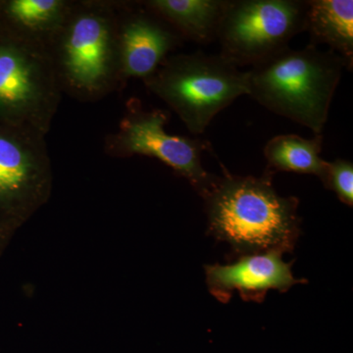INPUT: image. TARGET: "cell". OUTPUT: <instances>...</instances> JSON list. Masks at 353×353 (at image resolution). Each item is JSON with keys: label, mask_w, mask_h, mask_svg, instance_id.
Wrapping results in <instances>:
<instances>
[{"label": "cell", "mask_w": 353, "mask_h": 353, "mask_svg": "<svg viewBox=\"0 0 353 353\" xmlns=\"http://www.w3.org/2000/svg\"><path fill=\"white\" fill-rule=\"evenodd\" d=\"M305 31L311 44H327L353 68L352 0H308Z\"/></svg>", "instance_id": "cell-12"}, {"label": "cell", "mask_w": 353, "mask_h": 353, "mask_svg": "<svg viewBox=\"0 0 353 353\" xmlns=\"http://www.w3.org/2000/svg\"><path fill=\"white\" fill-rule=\"evenodd\" d=\"M141 3L185 41L210 44L217 39L226 0H148Z\"/></svg>", "instance_id": "cell-11"}, {"label": "cell", "mask_w": 353, "mask_h": 353, "mask_svg": "<svg viewBox=\"0 0 353 353\" xmlns=\"http://www.w3.org/2000/svg\"><path fill=\"white\" fill-rule=\"evenodd\" d=\"M129 106V111L120 122L119 130L106 141L109 154L157 158L179 176L187 179L199 196H206L219 176L209 173L202 165V154L211 150L210 143L203 139L167 132L165 126L170 116L167 111L145 110L137 101Z\"/></svg>", "instance_id": "cell-7"}, {"label": "cell", "mask_w": 353, "mask_h": 353, "mask_svg": "<svg viewBox=\"0 0 353 353\" xmlns=\"http://www.w3.org/2000/svg\"><path fill=\"white\" fill-rule=\"evenodd\" d=\"M51 190L46 136L0 126V223L17 231L48 203Z\"/></svg>", "instance_id": "cell-8"}, {"label": "cell", "mask_w": 353, "mask_h": 353, "mask_svg": "<svg viewBox=\"0 0 353 353\" xmlns=\"http://www.w3.org/2000/svg\"><path fill=\"white\" fill-rule=\"evenodd\" d=\"M323 136L315 134L313 139H304L299 134H279L269 139L264 146L267 161L266 170L292 172L314 175L321 180L326 162L321 157Z\"/></svg>", "instance_id": "cell-14"}, {"label": "cell", "mask_w": 353, "mask_h": 353, "mask_svg": "<svg viewBox=\"0 0 353 353\" xmlns=\"http://www.w3.org/2000/svg\"><path fill=\"white\" fill-rule=\"evenodd\" d=\"M15 233L16 232L13 231L12 229L0 223V256L3 254L6 248H8L9 243H10Z\"/></svg>", "instance_id": "cell-16"}, {"label": "cell", "mask_w": 353, "mask_h": 353, "mask_svg": "<svg viewBox=\"0 0 353 353\" xmlns=\"http://www.w3.org/2000/svg\"><path fill=\"white\" fill-rule=\"evenodd\" d=\"M220 165L223 176L202 197L208 233L240 255L269 250L292 252L301 234L299 199L276 192L273 172L238 176Z\"/></svg>", "instance_id": "cell-1"}, {"label": "cell", "mask_w": 353, "mask_h": 353, "mask_svg": "<svg viewBox=\"0 0 353 353\" xmlns=\"http://www.w3.org/2000/svg\"><path fill=\"white\" fill-rule=\"evenodd\" d=\"M345 60L309 43L289 48L248 70L250 97L279 116L321 134Z\"/></svg>", "instance_id": "cell-3"}, {"label": "cell", "mask_w": 353, "mask_h": 353, "mask_svg": "<svg viewBox=\"0 0 353 353\" xmlns=\"http://www.w3.org/2000/svg\"><path fill=\"white\" fill-rule=\"evenodd\" d=\"M2 0H0V7H1Z\"/></svg>", "instance_id": "cell-17"}, {"label": "cell", "mask_w": 353, "mask_h": 353, "mask_svg": "<svg viewBox=\"0 0 353 353\" xmlns=\"http://www.w3.org/2000/svg\"><path fill=\"white\" fill-rule=\"evenodd\" d=\"M120 8L103 1L71 2L48 43L62 92L95 101L124 81Z\"/></svg>", "instance_id": "cell-2"}, {"label": "cell", "mask_w": 353, "mask_h": 353, "mask_svg": "<svg viewBox=\"0 0 353 353\" xmlns=\"http://www.w3.org/2000/svg\"><path fill=\"white\" fill-rule=\"evenodd\" d=\"M121 4L120 43L123 79L152 76L185 39L163 19L141 4Z\"/></svg>", "instance_id": "cell-10"}, {"label": "cell", "mask_w": 353, "mask_h": 353, "mask_svg": "<svg viewBox=\"0 0 353 353\" xmlns=\"http://www.w3.org/2000/svg\"><path fill=\"white\" fill-rule=\"evenodd\" d=\"M61 92L48 46L0 24V126L46 136Z\"/></svg>", "instance_id": "cell-5"}, {"label": "cell", "mask_w": 353, "mask_h": 353, "mask_svg": "<svg viewBox=\"0 0 353 353\" xmlns=\"http://www.w3.org/2000/svg\"><path fill=\"white\" fill-rule=\"evenodd\" d=\"M284 253L269 250L241 255L233 263L205 265L208 290L222 303H229L238 292L243 301L261 303L269 290L288 292L304 279L292 274V262H285Z\"/></svg>", "instance_id": "cell-9"}, {"label": "cell", "mask_w": 353, "mask_h": 353, "mask_svg": "<svg viewBox=\"0 0 353 353\" xmlns=\"http://www.w3.org/2000/svg\"><path fill=\"white\" fill-rule=\"evenodd\" d=\"M143 82L196 136L238 97L250 94L248 71L202 51L167 57Z\"/></svg>", "instance_id": "cell-4"}, {"label": "cell", "mask_w": 353, "mask_h": 353, "mask_svg": "<svg viewBox=\"0 0 353 353\" xmlns=\"http://www.w3.org/2000/svg\"><path fill=\"white\" fill-rule=\"evenodd\" d=\"M321 182L327 190L336 194L345 205L353 206V164L345 159L326 162Z\"/></svg>", "instance_id": "cell-15"}, {"label": "cell", "mask_w": 353, "mask_h": 353, "mask_svg": "<svg viewBox=\"0 0 353 353\" xmlns=\"http://www.w3.org/2000/svg\"><path fill=\"white\" fill-rule=\"evenodd\" d=\"M71 2L65 0H2L0 24L48 46L61 25Z\"/></svg>", "instance_id": "cell-13"}, {"label": "cell", "mask_w": 353, "mask_h": 353, "mask_svg": "<svg viewBox=\"0 0 353 353\" xmlns=\"http://www.w3.org/2000/svg\"><path fill=\"white\" fill-rule=\"evenodd\" d=\"M308 0H226L219 54L236 68L255 66L305 32Z\"/></svg>", "instance_id": "cell-6"}]
</instances>
